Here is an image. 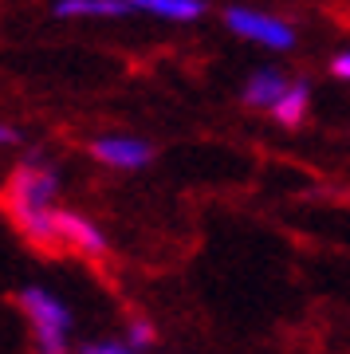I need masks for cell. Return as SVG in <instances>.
Here are the masks:
<instances>
[{
    "label": "cell",
    "mask_w": 350,
    "mask_h": 354,
    "mask_svg": "<svg viewBox=\"0 0 350 354\" xmlns=\"http://www.w3.org/2000/svg\"><path fill=\"white\" fill-rule=\"evenodd\" d=\"M67 205H59V169L44 158H24L4 185V213L39 252H55V225Z\"/></svg>",
    "instance_id": "6da1fadb"
},
{
    "label": "cell",
    "mask_w": 350,
    "mask_h": 354,
    "mask_svg": "<svg viewBox=\"0 0 350 354\" xmlns=\"http://www.w3.org/2000/svg\"><path fill=\"white\" fill-rule=\"evenodd\" d=\"M16 311L24 319L32 354H79L75 346V311L48 283H24L16 291Z\"/></svg>",
    "instance_id": "7a4b0ae2"
},
{
    "label": "cell",
    "mask_w": 350,
    "mask_h": 354,
    "mask_svg": "<svg viewBox=\"0 0 350 354\" xmlns=\"http://www.w3.org/2000/svg\"><path fill=\"white\" fill-rule=\"evenodd\" d=\"M55 252L79 256V260H107V252H111V236H107L102 225H95L87 213L63 209L59 225H55Z\"/></svg>",
    "instance_id": "3957f363"
},
{
    "label": "cell",
    "mask_w": 350,
    "mask_h": 354,
    "mask_svg": "<svg viewBox=\"0 0 350 354\" xmlns=\"http://www.w3.org/2000/svg\"><path fill=\"white\" fill-rule=\"evenodd\" d=\"M225 24L237 32V36L252 39V44H264L272 51H288L295 44V32L291 24H284L279 16H264V12H252V8H228L225 12Z\"/></svg>",
    "instance_id": "277c9868"
},
{
    "label": "cell",
    "mask_w": 350,
    "mask_h": 354,
    "mask_svg": "<svg viewBox=\"0 0 350 354\" xmlns=\"http://www.w3.org/2000/svg\"><path fill=\"white\" fill-rule=\"evenodd\" d=\"M91 158L102 162L107 169H142V165H150L154 146L142 138H130V134H102L91 142Z\"/></svg>",
    "instance_id": "5b68a950"
},
{
    "label": "cell",
    "mask_w": 350,
    "mask_h": 354,
    "mask_svg": "<svg viewBox=\"0 0 350 354\" xmlns=\"http://www.w3.org/2000/svg\"><path fill=\"white\" fill-rule=\"evenodd\" d=\"M288 91H291V79H284L279 71H268V67H264V71H256V75L244 83V102H248V106H256V111L272 114L275 102L284 99Z\"/></svg>",
    "instance_id": "8992f818"
},
{
    "label": "cell",
    "mask_w": 350,
    "mask_h": 354,
    "mask_svg": "<svg viewBox=\"0 0 350 354\" xmlns=\"http://www.w3.org/2000/svg\"><path fill=\"white\" fill-rule=\"evenodd\" d=\"M307 102H311V91H307V83H291V91H288L279 102H275L272 118L279 122V127H300L303 118H307Z\"/></svg>",
    "instance_id": "52a82bcc"
},
{
    "label": "cell",
    "mask_w": 350,
    "mask_h": 354,
    "mask_svg": "<svg viewBox=\"0 0 350 354\" xmlns=\"http://www.w3.org/2000/svg\"><path fill=\"white\" fill-rule=\"evenodd\" d=\"M130 8L154 12V16H162V20H197L205 12L201 0H130Z\"/></svg>",
    "instance_id": "ba28073f"
},
{
    "label": "cell",
    "mask_w": 350,
    "mask_h": 354,
    "mask_svg": "<svg viewBox=\"0 0 350 354\" xmlns=\"http://www.w3.org/2000/svg\"><path fill=\"white\" fill-rule=\"evenodd\" d=\"M59 16H122L130 12V0H59Z\"/></svg>",
    "instance_id": "9c48e42d"
},
{
    "label": "cell",
    "mask_w": 350,
    "mask_h": 354,
    "mask_svg": "<svg viewBox=\"0 0 350 354\" xmlns=\"http://www.w3.org/2000/svg\"><path fill=\"white\" fill-rule=\"evenodd\" d=\"M79 354H146V351H134L126 339H91L79 342Z\"/></svg>",
    "instance_id": "30bf717a"
},
{
    "label": "cell",
    "mask_w": 350,
    "mask_h": 354,
    "mask_svg": "<svg viewBox=\"0 0 350 354\" xmlns=\"http://www.w3.org/2000/svg\"><path fill=\"white\" fill-rule=\"evenodd\" d=\"M126 342H130V346H134V351H146V346H150L154 342V323L150 319H126V335H122Z\"/></svg>",
    "instance_id": "8fae6325"
},
{
    "label": "cell",
    "mask_w": 350,
    "mask_h": 354,
    "mask_svg": "<svg viewBox=\"0 0 350 354\" xmlns=\"http://www.w3.org/2000/svg\"><path fill=\"white\" fill-rule=\"evenodd\" d=\"M331 75H338V79H347V83H350V51L335 55V64H331Z\"/></svg>",
    "instance_id": "7c38bea8"
},
{
    "label": "cell",
    "mask_w": 350,
    "mask_h": 354,
    "mask_svg": "<svg viewBox=\"0 0 350 354\" xmlns=\"http://www.w3.org/2000/svg\"><path fill=\"white\" fill-rule=\"evenodd\" d=\"M0 146H20V130L0 122Z\"/></svg>",
    "instance_id": "4fadbf2b"
}]
</instances>
